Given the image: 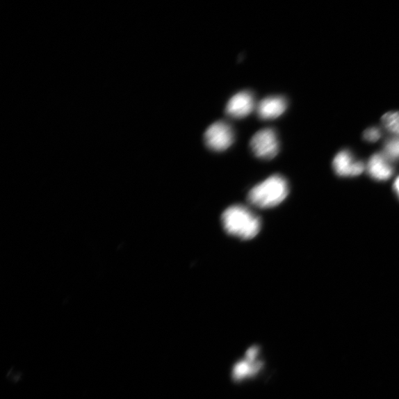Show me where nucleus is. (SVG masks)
I'll return each instance as SVG.
<instances>
[{
  "mask_svg": "<svg viewBox=\"0 0 399 399\" xmlns=\"http://www.w3.org/2000/svg\"><path fill=\"white\" fill-rule=\"evenodd\" d=\"M258 352H259V348L256 346L250 348L247 350V353H246V359L250 361H255V359L258 355Z\"/></svg>",
  "mask_w": 399,
  "mask_h": 399,
  "instance_id": "nucleus-13",
  "label": "nucleus"
},
{
  "mask_svg": "<svg viewBox=\"0 0 399 399\" xmlns=\"http://www.w3.org/2000/svg\"><path fill=\"white\" fill-rule=\"evenodd\" d=\"M393 189L394 191L396 192V194L399 197V176L394 183Z\"/></svg>",
  "mask_w": 399,
  "mask_h": 399,
  "instance_id": "nucleus-14",
  "label": "nucleus"
},
{
  "mask_svg": "<svg viewBox=\"0 0 399 399\" xmlns=\"http://www.w3.org/2000/svg\"><path fill=\"white\" fill-rule=\"evenodd\" d=\"M204 139L209 149L217 152L225 151L232 145L234 133L228 124L218 122L207 129Z\"/></svg>",
  "mask_w": 399,
  "mask_h": 399,
  "instance_id": "nucleus-4",
  "label": "nucleus"
},
{
  "mask_svg": "<svg viewBox=\"0 0 399 399\" xmlns=\"http://www.w3.org/2000/svg\"><path fill=\"white\" fill-rule=\"evenodd\" d=\"M254 99L250 92L243 91L234 95L227 105V113L234 119H242L254 109Z\"/></svg>",
  "mask_w": 399,
  "mask_h": 399,
  "instance_id": "nucleus-6",
  "label": "nucleus"
},
{
  "mask_svg": "<svg viewBox=\"0 0 399 399\" xmlns=\"http://www.w3.org/2000/svg\"><path fill=\"white\" fill-rule=\"evenodd\" d=\"M288 193L286 179L275 174L252 188L248 195V201L258 208H272L283 202Z\"/></svg>",
  "mask_w": 399,
  "mask_h": 399,
  "instance_id": "nucleus-2",
  "label": "nucleus"
},
{
  "mask_svg": "<svg viewBox=\"0 0 399 399\" xmlns=\"http://www.w3.org/2000/svg\"><path fill=\"white\" fill-rule=\"evenodd\" d=\"M367 170L372 179L379 181L389 180L393 173L390 161L383 154H374L370 158Z\"/></svg>",
  "mask_w": 399,
  "mask_h": 399,
  "instance_id": "nucleus-8",
  "label": "nucleus"
},
{
  "mask_svg": "<svg viewBox=\"0 0 399 399\" xmlns=\"http://www.w3.org/2000/svg\"><path fill=\"white\" fill-rule=\"evenodd\" d=\"M383 155L390 161L399 160V137L387 140L384 147Z\"/></svg>",
  "mask_w": 399,
  "mask_h": 399,
  "instance_id": "nucleus-11",
  "label": "nucleus"
},
{
  "mask_svg": "<svg viewBox=\"0 0 399 399\" xmlns=\"http://www.w3.org/2000/svg\"><path fill=\"white\" fill-rule=\"evenodd\" d=\"M382 133L380 129L377 127H371L368 129L365 133H364V138H365L367 142H375L381 138Z\"/></svg>",
  "mask_w": 399,
  "mask_h": 399,
  "instance_id": "nucleus-12",
  "label": "nucleus"
},
{
  "mask_svg": "<svg viewBox=\"0 0 399 399\" xmlns=\"http://www.w3.org/2000/svg\"><path fill=\"white\" fill-rule=\"evenodd\" d=\"M287 108L284 97H273L263 99L256 107L257 114L263 120H275L283 115Z\"/></svg>",
  "mask_w": 399,
  "mask_h": 399,
  "instance_id": "nucleus-7",
  "label": "nucleus"
},
{
  "mask_svg": "<svg viewBox=\"0 0 399 399\" xmlns=\"http://www.w3.org/2000/svg\"><path fill=\"white\" fill-rule=\"evenodd\" d=\"M222 222L230 236L242 240L253 239L261 229L260 218L250 209L241 205L228 208L222 215Z\"/></svg>",
  "mask_w": 399,
  "mask_h": 399,
  "instance_id": "nucleus-1",
  "label": "nucleus"
},
{
  "mask_svg": "<svg viewBox=\"0 0 399 399\" xmlns=\"http://www.w3.org/2000/svg\"><path fill=\"white\" fill-rule=\"evenodd\" d=\"M382 120L387 131L399 136V112L386 113Z\"/></svg>",
  "mask_w": 399,
  "mask_h": 399,
  "instance_id": "nucleus-10",
  "label": "nucleus"
},
{
  "mask_svg": "<svg viewBox=\"0 0 399 399\" xmlns=\"http://www.w3.org/2000/svg\"><path fill=\"white\" fill-rule=\"evenodd\" d=\"M250 147L254 154L259 158H274L279 152V142L275 132L272 129L258 131L251 139Z\"/></svg>",
  "mask_w": 399,
  "mask_h": 399,
  "instance_id": "nucleus-3",
  "label": "nucleus"
},
{
  "mask_svg": "<svg viewBox=\"0 0 399 399\" xmlns=\"http://www.w3.org/2000/svg\"><path fill=\"white\" fill-rule=\"evenodd\" d=\"M263 364L260 361L245 359L238 361L233 370V377L239 381L245 377H252L260 370Z\"/></svg>",
  "mask_w": 399,
  "mask_h": 399,
  "instance_id": "nucleus-9",
  "label": "nucleus"
},
{
  "mask_svg": "<svg viewBox=\"0 0 399 399\" xmlns=\"http://www.w3.org/2000/svg\"><path fill=\"white\" fill-rule=\"evenodd\" d=\"M334 172L340 177H356L365 170V164L355 161L348 150L339 152L333 161Z\"/></svg>",
  "mask_w": 399,
  "mask_h": 399,
  "instance_id": "nucleus-5",
  "label": "nucleus"
}]
</instances>
